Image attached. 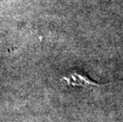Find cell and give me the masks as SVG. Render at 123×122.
Wrapping results in <instances>:
<instances>
[{"label":"cell","instance_id":"1","mask_svg":"<svg viewBox=\"0 0 123 122\" xmlns=\"http://www.w3.org/2000/svg\"><path fill=\"white\" fill-rule=\"evenodd\" d=\"M61 80L65 84L75 87L90 88L92 87H103V86L107 85L106 83L101 84L99 82L93 81L86 75L76 71H72L66 75H64L61 78Z\"/></svg>","mask_w":123,"mask_h":122}]
</instances>
